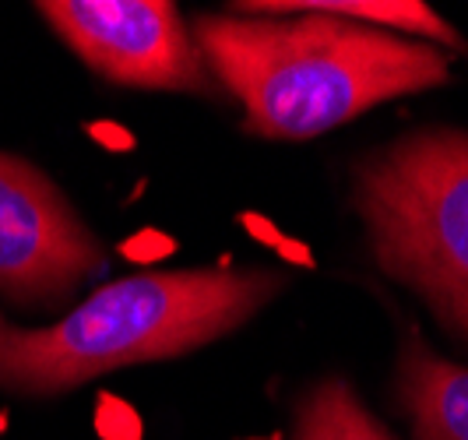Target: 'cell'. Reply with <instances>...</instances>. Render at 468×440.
I'll return each mask as SVG.
<instances>
[{"instance_id":"5","label":"cell","mask_w":468,"mask_h":440,"mask_svg":"<svg viewBox=\"0 0 468 440\" xmlns=\"http://www.w3.org/2000/svg\"><path fill=\"white\" fill-rule=\"evenodd\" d=\"M36 11L85 68L113 85L184 95L222 92L169 0H43Z\"/></svg>"},{"instance_id":"2","label":"cell","mask_w":468,"mask_h":440,"mask_svg":"<svg viewBox=\"0 0 468 440\" xmlns=\"http://www.w3.org/2000/svg\"><path fill=\"white\" fill-rule=\"evenodd\" d=\"M285 285L289 278L268 268L141 272L43 327L0 314V392L43 398L120 367L187 356L258 317Z\"/></svg>"},{"instance_id":"9","label":"cell","mask_w":468,"mask_h":440,"mask_svg":"<svg viewBox=\"0 0 468 440\" xmlns=\"http://www.w3.org/2000/svg\"><path fill=\"white\" fill-rule=\"evenodd\" d=\"M247 226L258 232V240H264V243H282V236L275 232V226H264V222H261V219H254V215L247 219Z\"/></svg>"},{"instance_id":"3","label":"cell","mask_w":468,"mask_h":440,"mask_svg":"<svg viewBox=\"0 0 468 440\" xmlns=\"http://www.w3.org/2000/svg\"><path fill=\"white\" fill-rule=\"evenodd\" d=\"M377 268L468 338V131L422 127L352 163Z\"/></svg>"},{"instance_id":"8","label":"cell","mask_w":468,"mask_h":440,"mask_svg":"<svg viewBox=\"0 0 468 440\" xmlns=\"http://www.w3.org/2000/svg\"><path fill=\"white\" fill-rule=\"evenodd\" d=\"M292 11H324L335 18H349L359 25H374L384 32H399L409 39H422V43H441V47L462 49L468 43L458 36L454 25H447L430 4L422 0H282Z\"/></svg>"},{"instance_id":"7","label":"cell","mask_w":468,"mask_h":440,"mask_svg":"<svg viewBox=\"0 0 468 440\" xmlns=\"http://www.w3.org/2000/svg\"><path fill=\"white\" fill-rule=\"evenodd\" d=\"M292 440H395L391 430L352 392L349 381L324 377L310 384L292 413Z\"/></svg>"},{"instance_id":"1","label":"cell","mask_w":468,"mask_h":440,"mask_svg":"<svg viewBox=\"0 0 468 440\" xmlns=\"http://www.w3.org/2000/svg\"><path fill=\"white\" fill-rule=\"evenodd\" d=\"M229 11L236 15H197L190 36L258 138H317L380 102L451 81V60L422 39L292 11L282 0H247Z\"/></svg>"},{"instance_id":"10","label":"cell","mask_w":468,"mask_h":440,"mask_svg":"<svg viewBox=\"0 0 468 440\" xmlns=\"http://www.w3.org/2000/svg\"><path fill=\"white\" fill-rule=\"evenodd\" d=\"M282 247V254L285 257H292V261H303V264H310V254H306L303 247H296V243H279Z\"/></svg>"},{"instance_id":"4","label":"cell","mask_w":468,"mask_h":440,"mask_svg":"<svg viewBox=\"0 0 468 440\" xmlns=\"http://www.w3.org/2000/svg\"><path fill=\"white\" fill-rule=\"evenodd\" d=\"M106 264V247L53 177L0 148V296L25 310H53Z\"/></svg>"},{"instance_id":"6","label":"cell","mask_w":468,"mask_h":440,"mask_svg":"<svg viewBox=\"0 0 468 440\" xmlns=\"http://www.w3.org/2000/svg\"><path fill=\"white\" fill-rule=\"evenodd\" d=\"M395 394L416 440H468V367L437 356L420 331L401 338Z\"/></svg>"}]
</instances>
